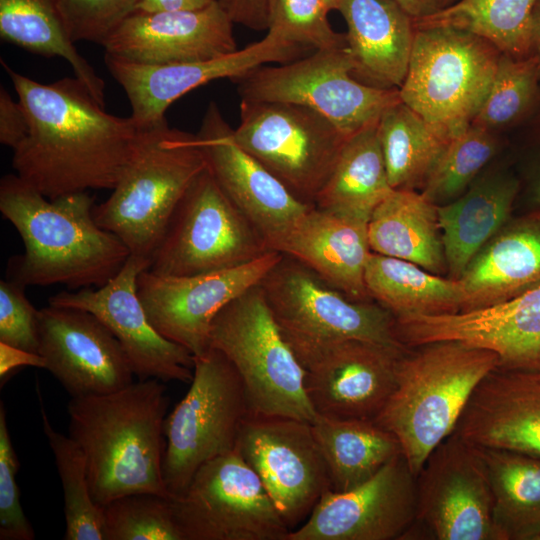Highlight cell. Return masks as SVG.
Listing matches in <instances>:
<instances>
[{"instance_id":"obj_14","label":"cell","mask_w":540,"mask_h":540,"mask_svg":"<svg viewBox=\"0 0 540 540\" xmlns=\"http://www.w3.org/2000/svg\"><path fill=\"white\" fill-rule=\"evenodd\" d=\"M287 342L303 369L315 413L340 419L376 418L394 390L407 349L358 339Z\"/></svg>"},{"instance_id":"obj_27","label":"cell","mask_w":540,"mask_h":540,"mask_svg":"<svg viewBox=\"0 0 540 540\" xmlns=\"http://www.w3.org/2000/svg\"><path fill=\"white\" fill-rule=\"evenodd\" d=\"M337 11L347 26L355 78L368 85L399 89L414 41V19L395 0H338Z\"/></svg>"},{"instance_id":"obj_2","label":"cell","mask_w":540,"mask_h":540,"mask_svg":"<svg viewBox=\"0 0 540 540\" xmlns=\"http://www.w3.org/2000/svg\"><path fill=\"white\" fill-rule=\"evenodd\" d=\"M87 191L50 199L17 174L0 181V211L17 230L25 252L10 262V280L24 286L63 284L100 288L126 264L130 252L97 224Z\"/></svg>"},{"instance_id":"obj_16","label":"cell","mask_w":540,"mask_h":540,"mask_svg":"<svg viewBox=\"0 0 540 540\" xmlns=\"http://www.w3.org/2000/svg\"><path fill=\"white\" fill-rule=\"evenodd\" d=\"M236 449L260 478L290 531L331 490L310 422L250 413L241 426Z\"/></svg>"},{"instance_id":"obj_22","label":"cell","mask_w":540,"mask_h":540,"mask_svg":"<svg viewBox=\"0 0 540 540\" xmlns=\"http://www.w3.org/2000/svg\"><path fill=\"white\" fill-rule=\"evenodd\" d=\"M207 167L228 198L277 251L296 222L314 205L297 199L256 158L239 146L233 128L211 101L196 134Z\"/></svg>"},{"instance_id":"obj_19","label":"cell","mask_w":540,"mask_h":540,"mask_svg":"<svg viewBox=\"0 0 540 540\" xmlns=\"http://www.w3.org/2000/svg\"><path fill=\"white\" fill-rule=\"evenodd\" d=\"M282 255L270 251L240 266L188 276H163L146 269L137 279L138 296L153 327L198 356L210 348L216 315L259 284Z\"/></svg>"},{"instance_id":"obj_6","label":"cell","mask_w":540,"mask_h":540,"mask_svg":"<svg viewBox=\"0 0 540 540\" xmlns=\"http://www.w3.org/2000/svg\"><path fill=\"white\" fill-rule=\"evenodd\" d=\"M400 99L447 142L469 128L490 89L501 52L451 26H415Z\"/></svg>"},{"instance_id":"obj_21","label":"cell","mask_w":540,"mask_h":540,"mask_svg":"<svg viewBox=\"0 0 540 540\" xmlns=\"http://www.w3.org/2000/svg\"><path fill=\"white\" fill-rule=\"evenodd\" d=\"M416 520V477L402 454L366 482L328 490L287 540L403 539Z\"/></svg>"},{"instance_id":"obj_38","label":"cell","mask_w":540,"mask_h":540,"mask_svg":"<svg viewBox=\"0 0 540 540\" xmlns=\"http://www.w3.org/2000/svg\"><path fill=\"white\" fill-rule=\"evenodd\" d=\"M44 434L54 455L64 494L65 540H105L104 512L93 499L84 454L51 425L39 389Z\"/></svg>"},{"instance_id":"obj_3","label":"cell","mask_w":540,"mask_h":540,"mask_svg":"<svg viewBox=\"0 0 540 540\" xmlns=\"http://www.w3.org/2000/svg\"><path fill=\"white\" fill-rule=\"evenodd\" d=\"M168 404L164 382L154 378L110 394L71 397L69 436L84 454L99 506L135 493L173 498L163 479Z\"/></svg>"},{"instance_id":"obj_33","label":"cell","mask_w":540,"mask_h":540,"mask_svg":"<svg viewBox=\"0 0 540 540\" xmlns=\"http://www.w3.org/2000/svg\"><path fill=\"white\" fill-rule=\"evenodd\" d=\"M365 285L371 299L394 317L463 309L464 293L458 279L444 278L412 262L374 252L367 260Z\"/></svg>"},{"instance_id":"obj_32","label":"cell","mask_w":540,"mask_h":540,"mask_svg":"<svg viewBox=\"0 0 540 540\" xmlns=\"http://www.w3.org/2000/svg\"><path fill=\"white\" fill-rule=\"evenodd\" d=\"M311 425L335 492L366 482L402 454L395 436L374 420L317 415Z\"/></svg>"},{"instance_id":"obj_24","label":"cell","mask_w":540,"mask_h":540,"mask_svg":"<svg viewBox=\"0 0 540 540\" xmlns=\"http://www.w3.org/2000/svg\"><path fill=\"white\" fill-rule=\"evenodd\" d=\"M233 24L218 2L191 11H134L102 46L105 54L140 64L209 60L238 49Z\"/></svg>"},{"instance_id":"obj_30","label":"cell","mask_w":540,"mask_h":540,"mask_svg":"<svg viewBox=\"0 0 540 540\" xmlns=\"http://www.w3.org/2000/svg\"><path fill=\"white\" fill-rule=\"evenodd\" d=\"M372 252L412 262L438 274L446 267L438 205L422 193L393 189L368 221Z\"/></svg>"},{"instance_id":"obj_10","label":"cell","mask_w":540,"mask_h":540,"mask_svg":"<svg viewBox=\"0 0 540 540\" xmlns=\"http://www.w3.org/2000/svg\"><path fill=\"white\" fill-rule=\"evenodd\" d=\"M236 143L297 199L314 205L349 138L316 111L282 102H240Z\"/></svg>"},{"instance_id":"obj_31","label":"cell","mask_w":540,"mask_h":540,"mask_svg":"<svg viewBox=\"0 0 540 540\" xmlns=\"http://www.w3.org/2000/svg\"><path fill=\"white\" fill-rule=\"evenodd\" d=\"M377 122L347 139L329 180L315 201L316 208L368 223L374 209L393 190L388 181Z\"/></svg>"},{"instance_id":"obj_49","label":"cell","mask_w":540,"mask_h":540,"mask_svg":"<svg viewBox=\"0 0 540 540\" xmlns=\"http://www.w3.org/2000/svg\"><path fill=\"white\" fill-rule=\"evenodd\" d=\"M218 0H139L135 11H191L200 10Z\"/></svg>"},{"instance_id":"obj_8","label":"cell","mask_w":540,"mask_h":540,"mask_svg":"<svg viewBox=\"0 0 540 540\" xmlns=\"http://www.w3.org/2000/svg\"><path fill=\"white\" fill-rule=\"evenodd\" d=\"M249 414L242 381L227 357L213 347L194 356L190 387L164 421L163 479L173 498L204 463L236 449Z\"/></svg>"},{"instance_id":"obj_36","label":"cell","mask_w":540,"mask_h":540,"mask_svg":"<svg viewBox=\"0 0 540 540\" xmlns=\"http://www.w3.org/2000/svg\"><path fill=\"white\" fill-rule=\"evenodd\" d=\"M377 131L390 186L423 187L447 141L402 101L382 113Z\"/></svg>"},{"instance_id":"obj_35","label":"cell","mask_w":540,"mask_h":540,"mask_svg":"<svg viewBox=\"0 0 540 540\" xmlns=\"http://www.w3.org/2000/svg\"><path fill=\"white\" fill-rule=\"evenodd\" d=\"M492 495L500 540H540V457L479 447Z\"/></svg>"},{"instance_id":"obj_18","label":"cell","mask_w":540,"mask_h":540,"mask_svg":"<svg viewBox=\"0 0 540 540\" xmlns=\"http://www.w3.org/2000/svg\"><path fill=\"white\" fill-rule=\"evenodd\" d=\"M395 330L406 348L458 341L496 353L498 370L540 374V284L476 309L398 316Z\"/></svg>"},{"instance_id":"obj_48","label":"cell","mask_w":540,"mask_h":540,"mask_svg":"<svg viewBox=\"0 0 540 540\" xmlns=\"http://www.w3.org/2000/svg\"><path fill=\"white\" fill-rule=\"evenodd\" d=\"M46 368L44 357L36 352H30L15 346L0 342V378L1 382L11 372L20 367Z\"/></svg>"},{"instance_id":"obj_12","label":"cell","mask_w":540,"mask_h":540,"mask_svg":"<svg viewBox=\"0 0 540 540\" xmlns=\"http://www.w3.org/2000/svg\"><path fill=\"white\" fill-rule=\"evenodd\" d=\"M287 341L358 339L402 346L395 317L374 300L357 301L283 254L259 283Z\"/></svg>"},{"instance_id":"obj_34","label":"cell","mask_w":540,"mask_h":540,"mask_svg":"<svg viewBox=\"0 0 540 540\" xmlns=\"http://www.w3.org/2000/svg\"><path fill=\"white\" fill-rule=\"evenodd\" d=\"M62 0H0V37L30 53L61 57L74 76L105 106L104 80L78 52L61 10Z\"/></svg>"},{"instance_id":"obj_7","label":"cell","mask_w":540,"mask_h":540,"mask_svg":"<svg viewBox=\"0 0 540 540\" xmlns=\"http://www.w3.org/2000/svg\"><path fill=\"white\" fill-rule=\"evenodd\" d=\"M210 347L237 371L251 414L312 423L317 414L304 388L303 369L285 340L260 284L228 303L214 318Z\"/></svg>"},{"instance_id":"obj_52","label":"cell","mask_w":540,"mask_h":540,"mask_svg":"<svg viewBox=\"0 0 540 540\" xmlns=\"http://www.w3.org/2000/svg\"><path fill=\"white\" fill-rule=\"evenodd\" d=\"M532 200L536 205L540 206V169L538 170L536 177L533 181Z\"/></svg>"},{"instance_id":"obj_42","label":"cell","mask_w":540,"mask_h":540,"mask_svg":"<svg viewBox=\"0 0 540 540\" xmlns=\"http://www.w3.org/2000/svg\"><path fill=\"white\" fill-rule=\"evenodd\" d=\"M329 12L324 0H269L268 30L313 50L347 45L345 33L330 25Z\"/></svg>"},{"instance_id":"obj_5","label":"cell","mask_w":540,"mask_h":540,"mask_svg":"<svg viewBox=\"0 0 540 540\" xmlns=\"http://www.w3.org/2000/svg\"><path fill=\"white\" fill-rule=\"evenodd\" d=\"M206 167L196 134L167 123L139 129L112 193L93 208L95 221L150 266L173 213Z\"/></svg>"},{"instance_id":"obj_47","label":"cell","mask_w":540,"mask_h":540,"mask_svg":"<svg viewBox=\"0 0 540 540\" xmlns=\"http://www.w3.org/2000/svg\"><path fill=\"white\" fill-rule=\"evenodd\" d=\"M233 23L255 31L268 30L269 0H218Z\"/></svg>"},{"instance_id":"obj_55","label":"cell","mask_w":540,"mask_h":540,"mask_svg":"<svg viewBox=\"0 0 540 540\" xmlns=\"http://www.w3.org/2000/svg\"><path fill=\"white\" fill-rule=\"evenodd\" d=\"M534 375H536L538 378H540V374H534Z\"/></svg>"},{"instance_id":"obj_9","label":"cell","mask_w":540,"mask_h":540,"mask_svg":"<svg viewBox=\"0 0 540 540\" xmlns=\"http://www.w3.org/2000/svg\"><path fill=\"white\" fill-rule=\"evenodd\" d=\"M347 45L315 50L297 60L258 67L237 78L241 100L282 102L310 108L346 136L377 122L401 101L399 89L365 84L354 76Z\"/></svg>"},{"instance_id":"obj_29","label":"cell","mask_w":540,"mask_h":540,"mask_svg":"<svg viewBox=\"0 0 540 540\" xmlns=\"http://www.w3.org/2000/svg\"><path fill=\"white\" fill-rule=\"evenodd\" d=\"M519 189L510 175L496 174L475 183L466 193L438 206L446 268L459 279L468 264L509 217Z\"/></svg>"},{"instance_id":"obj_44","label":"cell","mask_w":540,"mask_h":540,"mask_svg":"<svg viewBox=\"0 0 540 540\" xmlns=\"http://www.w3.org/2000/svg\"><path fill=\"white\" fill-rule=\"evenodd\" d=\"M19 460L9 434L6 410L0 403V540H33L34 530L24 514L16 482Z\"/></svg>"},{"instance_id":"obj_1","label":"cell","mask_w":540,"mask_h":540,"mask_svg":"<svg viewBox=\"0 0 540 540\" xmlns=\"http://www.w3.org/2000/svg\"><path fill=\"white\" fill-rule=\"evenodd\" d=\"M29 119L13 150L16 174L44 196L112 190L133 150L139 128L132 118L105 111L78 78L43 84L1 59Z\"/></svg>"},{"instance_id":"obj_25","label":"cell","mask_w":540,"mask_h":540,"mask_svg":"<svg viewBox=\"0 0 540 540\" xmlns=\"http://www.w3.org/2000/svg\"><path fill=\"white\" fill-rule=\"evenodd\" d=\"M454 431L478 447L540 457V378L492 371L474 390Z\"/></svg>"},{"instance_id":"obj_20","label":"cell","mask_w":540,"mask_h":540,"mask_svg":"<svg viewBox=\"0 0 540 540\" xmlns=\"http://www.w3.org/2000/svg\"><path fill=\"white\" fill-rule=\"evenodd\" d=\"M148 268L146 260L130 255L102 287L60 291L49 298V304L93 314L119 341L139 380L190 382L194 356L153 327L138 296V276Z\"/></svg>"},{"instance_id":"obj_46","label":"cell","mask_w":540,"mask_h":540,"mask_svg":"<svg viewBox=\"0 0 540 540\" xmlns=\"http://www.w3.org/2000/svg\"><path fill=\"white\" fill-rule=\"evenodd\" d=\"M29 119L19 100L15 101L0 87V142L14 150L28 136Z\"/></svg>"},{"instance_id":"obj_54","label":"cell","mask_w":540,"mask_h":540,"mask_svg":"<svg viewBox=\"0 0 540 540\" xmlns=\"http://www.w3.org/2000/svg\"><path fill=\"white\" fill-rule=\"evenodd\" d=\"M457 0H442V5H443V8L453 4L454 2H456ZM442 8V9H443Z\"/></svg>"},{"instance_id":"obj_39","label":"cell","mask_w":540,"mask_h":540,"mask_svg":"<svg viewBox=\"0 0 540 540\" xmlns=\"http://www.w3.org/2000/svg\"><path fill=\"white\" fill-rule=\"evenodd\" d=\"M540 65L530 54H500L493 81L472 124L493 131L517 123L533 109L539 95Z\"/></svg>"},{"instance_id":"obj_4","label":"cell","mask_w":540,"mask_h":540,"mask_svg":"<svg viewBox=\"0 0 540 540\" xmlns=\"http://www.w3.org/2000/svg\"><path fill=\"white\" fill-rule=\"evenodd\" d=\"M498 368L496 353L458 341L403 352L394 390L374 421L398 440L415 477L433 449L454 432L479 383Z\"/></svg>"},{"instance_id":"obj_51","label":"cell","mask_w":540,"mask_h":540,"mask_svg":"<svg viewBox=\"0 0 540 540\" xmlns=\"http://www.w3.org/2000/svg\"><path fill=\"white\" fill-rule=\"evenodd\" d=\"M530 37L532 54H534L540 65V0H536L531 13Z\"/></svg>"},{"instance_id":"obj_37","label":"cell","mask_w":540,"mask_h":540,"mask_svg":"<svg viewBox=\"0 0 540 540\" xmlns=\"http://www.w3.org/2000/svg\"><path fill=\"white\" fill-rule=\"evenodd\" d=\"M536 0H457L414 20L415 26L443 25L472 32L515 57L532 54L531 13Z\"/></svg>"},{"instance_id":"obj_17","label":"cell","mask_w":540,"mask_h":540,"mask_svg":"<svg viewBox=\"0 0 540 540\" xmlns=\"http://www.w3.org/2000/svg\"><path fill=\"white\" fill-rule=\"evenodd\" d=\"M313 51L279 32L268 30L261 40L209 60L140 64L105 54L104 61L127 95L130 117L139 129H146L167 123L168 107L200 86L223 78L234 81L258 67L291 62Z\"/></svg>"},{"instance_id":"obj_41","label":"cell","mask_w":540,"mask_h":540,"mask_svg":"<svg viewBox=\"0 0 540 540\" xmlns=\"http://www.w3.org/2000/svg\"><path fill=\"white\" fill-rule=\"evenodd\" d=\"M105 540H184L171 499L135 493L103 507Z\"/></svg>"},{"instance_id":"obj_45","label":"cell","mask_w":540,"mask_h":540,"mask_svg":"<svg viewBox=\"0 0 540 540\" xmlns=\"http://www.w3.org/2000/svg\"><path fill=\"white\" fill-rule=\"evenodd\" d=\"M25 287L0 281V342L38 353V311L25 296Z\"/></svg>"},{"instance_id":"obj_40","label":"cell","mask_w":540,"mask_h":540,"mask_svg":"<svg viewBox=\"0 0 540 540\" xmlns=\"http://www.w3.org/2000/svg\"><path fill=\"white\" fill-rule=\"evenodd\" d=\"M492 132L472 124L450 139L425 180L421 193L436 205L461 196L496 151L497 141Z\"/></svg>"},{"instance_id":"obj_15","label":"cell","mask_w":540,"mask_h":540,"mask_svg":"<svg viewBox=\"0 0 540 540\" xmlns=\"http://www.w3.org/2000/svg\"><path fill=\"white\" fill-rule=\"evenodd\" d=\"M415 523L437 540H500L481 451L455 431L416 476Z\"/></svg>"},{"instance_id":"obj_28","label":"cell","mask_w":540,"mask_h":540,"mask_svg":"<svg viewBox=\"0 0 540 540\" xmlns=\"http://www.w3.org/2000/svg\"><path fill=\"white\" fill-rule=\"evenodd\" d=\"M461 311L505 301L540 284V214L500 230L458 279Z\"/></svg>"},{"instance_id":"obj_23","label":"cell","mask_w":540,"mask_h":540,"mask_svg":"<svg viewBox=\"0 0 540 540\" xmlns=\"http://www.w3.org/2000/svg\"><path fill=\"white\" fill-rule=\"evenodd\" d=\"M38 336L45 369L71 397L110 394L133 383L119 341L85 310L50 304L39 309Z\"/></svg>"},{"instance_id":"obj_26","label":"cell","mask_w":540,"mask_h":540,"mask_svg":"<svg viewBox=\"0 0 540 540\" xmlns=\"http://www.w3.org/2000/svg\"><path fill=\"white\" fill-rule=\"evenodd\" d=\"M353 300H372L365 285L368 223L312 206L278 246Z\"/></svg>"},{"instance_id":"obj_53","label":"cell","mask_w":540,"mask_h":540,"mask_svg":"<svg viewBox=\"0 0 540 540\" xmlns=\"http://www.w3.org/2000/svg\"><path fill=\"white\" fill-rule=\"evenodd\" d=\"M330 11L337 10L338 0H324Z\"/></svg>"},{"instance_id":"obj_50","label":"cell","mask_w":540,"mask_h":540,"mask_svg":"<svg viewBox=\"0 0 540 540\" xmlns=\"http://www.w3.org/2000/svg\"><path fill=\"white\" fill-rule=\"evenodd\" d=\"M414 20L430 16L443 8L442 0H395Z\"/></svg>"},{"instance_id":"obj_43","label":"cell","mask_w":540,"mask_h":540,"mask_svg":"<svg viewBox=\"0 0 540 540\" xmlns=\"http://www.w3.org/2000/svg\"><path fill=\"white\" fill-rule=\"evenodd\" d=\"M139 0H62L60 10L73 42L102 45L135 10Z\"/></svg>"},{"instance_id":"obj_11","label":"cell","mask_w":540,"mask_h":540,"mask_svg":"<svg viewBox=\"0 0 540 540\" xmlns=\"http://www.w3.org/2000/svg\"><path fill=\"white\" fill-rule=\"evenodd\" d=\"M270 251L206 167L173 213L148 270L163 276L195 275L240 266Z\"/></svg>"},{"instance_id":"obj_13","label":"cell","mask_w":540,"mask_h":540,"mask_svg":"<svg viewBox=\"0 0 540 540\" xmlns=\"http://www.w3.org/2000/svg\"><path fill=\"white\" fill-rule=\"evenodd\" d=\"M171 505L184 540H287L290 533L237 449L204 463Z\"/></svg>"}]
</instances>
